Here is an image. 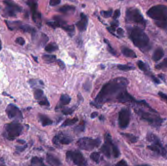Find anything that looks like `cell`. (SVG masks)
Here are the masks:
<instances>
[{"mask_svg": "<svg viewBox=\"0 0 167 166\" xmlns=\"http://www.w3.org/2000/svg\"><path fill=\"white\" fill-rule=\"evenodd\" d=\"M129 81L124 77H116L105 83L102 87L95 99L97 105L102 106V104L107 103L117 97L118 94L126 90Z\"/></svg>", "mask_w": 167, "mask_h": 166, "instance_id": "obj_1", "label": "cell"}, {"mask_svg": "<svg viewBox=\"0 0 167 166\" xmlns=\"http://www.w3.org/2000/svg\"><path fill=\"white\" fill-rule=\"evenodd\" d=\"M129 39L134 45L142 51L146 52L151 48L149 37L141 28L138 26L127 28Z\"/></svg>", "mask_w": 167, "mask_h": 166, "instance_id": "obj_2", "label": "cell"}, {"mask_svg": "<svg viewBox=\"0 0 167 166\" xmlns=\"http://www.w3.org/2000/svg\"><path fill=\"white\" fill-rule=\"evenodd\" d=\"M146 138L148 141L152 143L151 145L148 146L149 150L167 159V147L164 145L156 135L152 133H148Z\"/></svg>", "mask_w": 167, "mask_h": 166, "instance_id": "obj_3", "label": "cell"}, {"mask_svg": "<svg viewBox=\"0 0 167 166\" xmlns=\"http://www.w3.org/2000/svg\"><path fill=\"white\" fill-rule=\"evenodd\" d=\"M147 14L155 22L167 21V6L158 5L152 6L147 12Z\"/></svg>", "mask_w": 167, "mask_h": 166, "instance_id": "obj_4", "label": "cell"}, {"mask_svg": "<svg viewBox=\"0 0 167 166\" xmlns=\"http://www.w3.org/2000/svg\"><path fill=\"white\" fill-rule=\"evenodd\" d=\"M126 20L129 23L139 24L144 28L147 24L146 20L137 8H130L127 9L126 12Z\"/></svg>", "mask_w": 167, "mask_h": 166, "instance_id": "obj_5", "label": "cell"}, {"mask_svg": "<svg viewBox=\"0 0 167 166\" xmlns=\"http://www.w3.org/2000/svg\"><path fill=\"white\" fill-rule=\"evenodd\" d=\"M135 111L141 119L155 127H159L164 120L163 119H162L157 115L147 112L141 109L135 110Z\"/></svg>", "mask_w": 167, "mask_h": 166, "instance_id": "obj_6", "label": "cell"}, {"mask_svg": "<svg viewBox=\"0 0 167 166\" xmlns=\"http://www.w3.org/2000/svg\"><path fill=\"white\" fill-rule=\"evenodd\" d=\"M101 141L99 138H82L77 141L76 145L81 150L91 151L100 145Z\"/></svg>", "mask_w": 167, "mask_h": 166, "instance_id": "obj_7", "label": "cell"}, {"mask_svg": "<svg viewBox=\"0 0 167 166\" xmlns=\"http://www.w3.org/2000/svg\"><path fill=\"white\" fill-rule=\"evenodd\" d=\"M23 126L19 123L12 122L5 126V136L9 140H13L20 135Z\"/></svg>", "mask_w": 167, "mask_h": 166, "instance_id": "obj_8", "label": "cell"}, {"mask_svg": "<svg viewBox=\"0 0 167 166\" xmlns=\"http://www.w3.org/2000/svg\"><path fill=\"white\" fill-rule=\"evenodd\" d=\"M67 158L77 166H87L88 163L83 154L78 151H68L66 153Z\"/></svg>", "mask_w": 167, "mask_h": 166, "instance_id": "obj_9", "label": "cell"}, {"mask_svg": "<svg viewBox=\"0 0 167 166\" xmlns=\"http://www.w3.org/2000/svg\"><path fill=\"white\" fill-rule=\"evenodd\" d=\"M131 120V112L127 108H123L118 114V125L121 129L127 128Z\"/></svg>", "mask_w": 167, "mask_h": 166, "instance_id": "obj_10", "label": "cell"}, {"mask_svg": "<svg viewBox=\"0 0 167 166\" xmlns=\"http://www.w3.org/2000/svg\"><path fill=\"white\" fill-rule=\"evenodd\" d=\"M5 112L9 119H14L16 121H21L23 119V114L21 110L14 104H8L6 107Z\"/></svg>", "mask_w": 167, "mask_h": 166, "instance_id": "obj_11", "label": "cell"}, {"mask_svg": "<svg viewBox=\"0 0 167 166\" xmlns=\"http://www.w3.org/2000/svg\"><path fill=\"white\" fill-rule=\"evenodd\" d=\"M4 3L6 5L4 10V13L7 16L15 17L16 16L17 13L20 12L22 10L21 6L13 2L6 1H4Z\"/></svg>", "mask_w": 167, "mask_h": 166, "instance_id": "obj_12", "label": "cell"}, {"mask_svg": "<svg viewBox=\"0 0 167 166\" xmlns=\"http://www.w3.org/2000/svg\"><path fill=\"white\" fill-rule=\"evenodd\" d=\"M112 136L109 133L105 135V144L101 148L100 151L107 158H111L112 154V148L114 145Z\"/></svg>", "mask_w": 167, "mask_h": 166, "instance_id": "obj_13", "label": "cell"}, {"mask_svg": "<svg viewBox=\"0 0 167 166\" xmlns=\"http://www.w3.org/2000/svg\"><path fill=\"white\" fill-rule=\"evenodd\" d=\"M73 140L72 138L69 135L61 132L53 138L52 142L54 145L59 146L60 144L68 145L71 143Z\"/></svg>", "mask_w": 167, "mask_h": 166, "instance_id": "obj_14", "label": "cell"}, {"mask_svg": "<svg viewBox=\"0 0 167 166\" xmlns=\"http://www.w3.org/2000/svg\"><path fill=\"white\" fill-rule=\"evenodd\" d=\"M81 20L76 23V25L79 31L84 32L86 30L88 24V18L83 13L80 14Z\"/></svg>", "mask_w": 167, "mask_h": 166, "instance_id": "obj_15", "label": "cell"}, {"mask_svg": "<svg viewBox=\"0 0 167 166\" xmlns=\"http://www.w3.org/2000/svg\"><path fill=\"white\" fill-rule=\"evenodd\" d=\"M137 66L138 68L140 69L141 71H143L145 74L148 75L149 76L151 77L152 79V81L155 80L156 77L150 72L149 70V67L145 63H144L143 61L141 60H138L137 63Z\"/></svg>", "mask_w": 167, "mask_h": 166, "instance_id": "obj_16", "label": "cell"}, {"mask_svg": "<svg viewBox=\"0 0 167 166\" xmlns=\"http://www.w3.org/2000/svg\"><path fill=\"white\" fill-rule=\"evenodd\" d=\"M46 160L51 166H60L61 164L60 160L58 158L50 154H47Z\"/></svg>", "mask_w": 167, "mask_h": 166, "instance_id": "obj_17", "label": "cell"}, {"mask_svg": "<svg viewBox=\"0 0 167 166\" xmlns=\"http://www.w3.org/2000/svg\"><path fill=\"white\" fill-rule=\"evenodd\" d=\"M75 9V7L73 5H65L61 6L58 9V11L63 14H70L74 12Z\"/></svg>", "mask_w": 167, "mask_h": 166, "instance_id": "obj_18", "label": "cell"}, {"mask_svg": "<svg viewBox=\"0 0 167 166\" xmlns=\"http://www.w3.org/2000/svg\"><path fill=\"white\" fill-rule=\"evenodd\" d=\"M121 52L122 54L126 57L132 58V59H135L137 57L136 54L133 50L125 46H122L121 47Z\"/></svg>", "mask_w": 167, "mask_h": 166, "instance_id": "obj_19", "label": "cell"}, {"mask_svg": "<svg viewBox=\"0 0 167 166\" xmlns=\"http://www.w3.org/2000/svg\"><path fill=\"white\" fill-rule=\"evenodd\" d=\"M164 56V52L163 49L161 47L157 48L153 53L152 56V60L155 62H157L160 60L162 57H163Z\"/></svg>", "mask_w": 167, "mask_h": 166, "instance_id": "obj_20", "label": "cell"}, {"mask_svg": "<svg viewBox=\"0 0 167 166\" xmlns=\"http://www.w3.org/2000/svg\"><path fill=\"white\" fill-rule=\"evenodd\" d=\"M5 24L9 29L10 30H14L15 29H20L22 25L20 21H5Z\"/></svg>", "mask_w": 167, "mask_h": 166, "instance_id": "obj_21", "label": "cell"}, {"mask_svg": "<svg viewBox=\"0 0 167 166\" xmlns=\"http://www.w3.org/2000/svg\"><path fill=\"white\" fill-rule=\"evenodd\" d=\"M20 30H22L24 32H28L31 33L33 38L35 37V35L36 34V30L32 26L28 24H22L20 28Z\"/></svg>", "mask_w": 167, "mask_h": 166, "instance_id": "obj_22", "label": "cell"}, {"mask_svg": "<svg viewBox=\"0 0 167 166\" xmlns=\"http://www.w3.org/2000/svg\"><path fill=\"white\" fill-rule=\"evenodd\" d=\"M39 119L40 120L42 125L44 127L49 126L52 124L53 121L46 115L40 114L39 116Z\"/></svg>", "mask_w": 167, "mask_h": 166, "instance_id": "obj_23", "label": "cell"}, {"mask_svg": "<svg viewBox=\"0 0 167 166\" xmlns=\"http://www.w3.org/2000/svg\"><path fill=\"white\" fill-rule=\"evenodd\" d=\"M121 135L124 136V138L127 139L128 141L132 143H135L138 140V138L137 136H135V135L132 134H129V133H121Z\"/></svg>", "mask_w": 167, "mask_h": 166, "instance_id": "obj_24", "label": "cell"}, {"mask_svg": "<svg viewBox=\"0 0 167 166\" xmlns=\"http://www.w3.org/2000/svg\"><path fill=\"white\" fill-rule=\"evenodd\" d=\"M42 59L47 63H52L56 61V56L55 55H44L42 56Z\"/></svg>", "mask_w": 167, "mask_h": 166, "instance_id": "obj_25", "label": "cell"}, {"mask_svg": "<svg viewBox=\"0 0 167 166\" xmlns=\"http://www.w3.org/2000/svg\"><path fill=\"white\" fill-rule=\"evenodd\" d=\"M71 100H72V99L68 95H67V94L62 95L60 99V105H68L70 103Z\"/></svg>", "mask_w": 167, "mask_h": 166, "instance_id": "obj_26", "label": "cell"}, {"mask_svg": "<svg viewBox=\"0 0 167 166\" xmlns=\"http://www.w3.org/2000/svg\"><path fill=\"white\" fill-rule=\"evenodd\" d=\"M62 28H63L65 32H67L69 36L72 37L74 35L75 33V27L74 25L65 24Z\"/></svg>", "mask_w": 167, "mask_h": 166, "instance_id": "obj_27", "label": "cell"}, {"mask_svg": "<svg viewBox=\"0 0 167 166\" xmlns=\"http://www.w3.org/2000/svg\"><path fill=\"white\" fill-rule=\"evenodd\" d=\"M45 49L48 52H53L58 50V46L55 43H50L45 46Z\"/></svg>", "mask_w": 167, "mask_h": 166, "instance_id": "obj_28", "label": "cell"}, {"mask_svg": "<svg viewBox=\"0 0 167 166\" xmlns=\"http://www.w3.org/2000/svg\"><path fill=\"white\" fill-rule=\"evenodd\" d=\"M34 96L36 100L39 101L45 97L44 91L40 89H36L34 92Z\"/></svg>", "mask_w": 167, "mask_h": 166, "instance_id": "obj_29", "label": "cell"}, {"mask_svg": "<svg viewBox=\"0 0 167 166\" xmlns=\"http://www.w3.org/2000/svg\"><path fill=\"white\" fill-rule=\"evenodd\" d=\"M78 121V119L76 118H73V119H67L64 122L62 126L66 127V126H72L73 125Z\"/></svg>", "mask_w": 167, "mask_h": 166, "instance_id": "obj_30", "label": "cell"}, {"mask_svg": "<svg viewBox=\"0 0 167 166\" xmlns=\"http://www.w3.org/2000/svg\"><path fill=\"white\" fill-rule=\"evenodd\" d=\"M117 68L121 71H129L130 70H134L135 68L133 66H129L128 65H124V64H119L117 65Z\"/></svg>", "mask_w": 167, "mask_h": 166, "instance_id": "obj_31", "label": "cell"}, {"mask_svg": "<svg viewBox=\"0 0 167 166\" xmlns=\"http://www.w3.org/2000/svg\"><path fill=\"white\" fill-rule=\"evenodd\" d=\"M90 158L94 162L98 164L99 163L100 158V154L99 152H93L90 155Z\"/></svg>", "mask_w": 167, "mask_h": 166, "instance_id": "obj_32", "label": "cell"}, {"mask_svg": "<svg viewBox=\"0 0 167 166\" xmlns=\"http://www.w3.org/2000/svg\"><path fill=\"white\" fill-rule=\"evenodd\" d=\"M32 163L34 165H38L40 166H46L43 163V160L41 158L38 157H34L32 159Z\"/></svg>", "mask_w": 167, "mask_h": 166, "instance_id": "obj_33", "label": "cell"}, {"mask_svg": "<svg viewBox=\"0 0 167 166\" xmlns=\"http://www.w3.org/2000/svg\"><path fill=\"white\" fill-rule=\"evenodd\" d=\"M29 83L30 86L32 87H36L37 85H38V84L41 86L44 85V83L43 81L40 80H35V79H32L29 81Z\"/></svg>", "mask_w": 167, "mask_h": 166, "instance_id": "obj_34", "label": "cell"}, {"mask_svg": "<svg viewBox=\"0 0 167 166\" xmlns=\"http://www.w3.org/2000/svg\"><path fill=\"white\" fill-rule=\"evenodd\" d=\"M155 68L157 69H165L167 68V57L165 58L161 63L155 65Z\"/></svg>", "mask_w": 167, "mask_h": 166, "instance_id": "obj_35", "label": "cell"}, {"mask_svg": "<svg viewBox=\"0 0 167 166\" xmlns=\"http://www.w3.org/2000/svg\"><path fill=\"white\" fill-rule=\"evenodd\" d=\"M104 41L105 42V44H107V49H108L109 52L111 54L114 55V56H116V53L115 51L114 50V49L112 47V46H111L108 41L107 40V39H105Z\"/></svg>", "mask_w": 167, "mask_h": 166, "instance_id": "obj_36", "label": "cell"}, {"mask_svg": "<svg viewBox=\"0 0 167 166\" xmlns=\"http://www.w3.org/2000/svg\"><path fill=\"white\" fill-rule=\"evenodd\" d=\"M92 83L91 81L89 80H87L83 84V88L85 91L86 92L90 91L92 89Z\"/></svg>", "mask_w": 167, "mask_h": 166, "instance_id": "obj_37", "label": "cell"}, {"mask_svg": "<svg viewBox=\"0 0 167 166\" xmlns=\"http://www.w3.org/2000/svg\"><path fill=\"white\" fill-rule=\"evenodd\" d=\"M100 14L103 17L108 18L111 17L112 16V10L110 9V10H107V11L102 10L100 12Z\"/></svg>", "mask_w": 167, "mask_h": 166, "instance_id": "obj_38", "label": "cell"}, {"mask_svg": "<svg viewBox=\"0 0 167 166\" xmlns=\"http://www.w3.org/2000/svg\"><path fill=\"white\" fill-rule=\"evenodd\" d=\"M48 37L47 36L46 34L44 33H42L41 37L40 44L42 46H44L45 44H47V42L48 41Z\"/></svg>", "mask_w": 167, "mask_h": 166, "instance_id": "obj_39", "label": "cell"}, {"mask_svg": "<svg viewBox=\"0 0 167 166\" xmlns=\"http://www.w3.org/2000/svg\"><path fill=\"white\" fill-rule=\"evenodd\" d=\"M48 26H50L53 28H61V25L60 23L57 21H49L47 23Z\"/></svg>", "mask_w": 167, "mask_h": 166, "instance_id": "obj_40", "label": "cell"}, {"mask_svg": "<svg viewBox=\"0 0 167 166\" xmlns=\"http://www.w3.org/2000/svg\"><path fill=\"white\" fill-rule=\"evenodd\" d=\"M38 103L41 106H50V103L49 101L48 100L47 97L45 96L43 99H41L40 100L38 101Z\"/></svg>", "mask_w": 167, "mask_h": 166, "instance_id": "obj_41", "label": "cell"}, {"mask_svg": "<svg viewBox=\"0 0 167 166\" xmlns=\"http://www.w3.org/2000/svg\"><path fill=\"white\" fill-rule=\"evenodd\" d=\"M155 24L159 28H161L164 30H167V21L155 22Z\"/></svg>", "mask_w": 167, "mask_h": 166, "instance_id": "obj_42", "label": "cell"}, {"mask_svg": "<svg viewBox=\"0 0 167 166\" xmlns=\"http://www.w3.org/2000/svg\"><path fill=\"white\" fill-rule=\"evenodd\" d=\"M74 109L72 108H65L62 110V112L63 114L65 115H72L74 112Z\"/></svg>", "mask_w": 167, "mask_h": 166, "instance_id": "obj_43", "label": "cell"}, {"mask_svg": "<svg viewBox=\"0 0 167 166\" xmlns=\"http://www.w3.org/2000/svg\"><path fill=\"white\" fill-rule=\"evenodd\" d=\"M15 42L19 45H22V46L25 45V39L22 37H18L16 38V40H15Z\"/></svg>", "mask_w": 167, "mask_h": 166, "instance_id": "obj_44", "label": "cell"}, {"mask_svg": "<svg viewBox=\"0 0 167 166\" xmlns=\"http://www.w3.org/2000/svg\"><path fill=\"white\" fill-rule=\"evenodd\" d=\"M74 131L77 132H82L85 130V126L84 125H77L76 127L74 128Z\"/></svg>", "mask_w": 167, "mask_h": 166, "instance_id": "obj_45", "label": "cell"}, {"mask_svg": "<svg viewBox=\"0 0 167 166\" xmlns=\"http://www.w3.org/2000/svg\"><path fill=\"white\" fill-rule=\"evenodd\" d=\"M61 2V1L60 0H50L49 1V5L52 6H56L60 4Z\"/></svg>", "mask_w": 167, "mask_h": 166, "instance_id": "obj_46", "label": "cell"}, {"mask_svg": "<svg viewBox=\"0 0 167 166\" xmlns=\"http://www.w3.org/2000/svg\"><path fill=\"white\" fill-rule=\"evenodd\" d=\"M159 96L161 97L163 100H164L165 102L167 104V95L165 94L162 92H159L158 93Z\"/></svg>", "mask_w": 167, "mask_h": 166, "instance_id": "obj_47", "label": "cell"}, {"mask_svg": "<svg viewBox=\"0 0 167 166\" xmlns=\"http://www.w3.org/2000/svg\"><path fill=\"white\" fill-rule=\"evenodd\" d=\"M57 63V64H58V65H59V67H60V68L61 69H62V70H63V69H64L65 68V63L63 62L62 60H57L56 61Z\"/></svg>", "mask_w": 167, "mask_h": 166, "instance_id": "obj_48", "label": "cell"}, {"mask_svg": "<svg viewBox=\"0 0 167 166\" xmlns=\"http://www.w3.org/2000/svg\"><path fill=\"white\" fill-rule=\"evenodd\" d=\"M121 15L120 10L119 9H117L114 12V15H113V18L115 20L118 19L119 17Z\"/></svg>", "mask_w": 167, "mask_h": 166, "instance_id": "obj_49", "label": "cell"}, {"mask_svg": "<svg viewBox=\"0 0 167 166\" xmlns=\"http://www.w3.org/2000/svg\"><path fill=\"white\" fill-rule=\"evenodd\" d=\"M115 166H129L128 165L127 162L124 160H121L119 161Z\"/></svg>", "mask_w": 167, "mask_h": 166, "instance_id": "obj_50", "label": "cell"}, {"mask_svg": "<svg viewBox=\"0 0 167 166\" xmlns=\"http://www.w3.org/2000/svg\"><path fill=\"white\" fill-rule=\"evenodd\" d=\"M124 30L121 28H118L117 30V33L119 36L123 37L124 35Z\"/></svg>", "mask_w": 167, "mask_h": 166, "instance_id": "obj_51", "label": "cell"}, {"mask_svg": "<svg viewBox=\"0 0 167 166\" xmlns=\"http://www.w3.org/2000/svg\"><path fill=\"white\" fill-rule=\"evenodd\" d=\"M98 112H92V113L91 114V118H92V119H94V118H96L97 116H98Z\"/></svg>", "mask_w": 167, "mask_h": 166, "instance_id": "obj_52", "label": "cell"}, {"mask_svg": "<svg viewBox=\"0 0 167 166\" xmlns=\"http://www.w3.org/2000/svg\"><path fill=\"white\" fill-rule=\"evenodd\" d=\"M26 146H25V147H23L21 148V147H18L17 148V151H24V150H25V148H26Z\"/></svg>", "mask_w": 167, "mask_h": 166, "instance_id": "obj_53", "label": "cell"}, {"mask_svg": "<svg viewBox=\"0 0 167 166\" xmlns=\"http://www.w3.org/2000/svg\"><path fill=\"white\" fill-rule=\"evenodd\" d=\"M18 142H20V143L22 144H24L25 143V141H24V140H18Z\"/></svg>", "mask_w": 167, "mask_h": 166, "instance_id": "obj_54", "label": "cell"}, {"mask_svg": "<svg viewBox=\"0 0 167 166\" xmlns=\"http://www.w3.org/2000/svg\"><path fill=\"white\" fill-rule=\"evenodd\" d=\"M32 56L33 58H34V60L35 61H36L37 63H38V60H37V57H35L33 56Z\"/></svg>", "mask_w": 167, "mask_h": 166, "instance_id": "obj_55", "label": "cell"}, {"mask_svg": "<svg viewBox=\"0 0 167 166\" xmlns=\"http://www.w3.org/2000/svg\"><path fill=\"white\" fill-rule=\"evenodd\" d=\"M2 48V41L0 39V51L1 50Z\"/></svg>", "mask_w": 167, "mask_h": 166, "instance_id": "obj_56", "label": "cell"}, {"mask_svg": "<svg viewBox=\"0 0 167 166\" xmlns=\"http://www.w3.org/2000/svg\"><path fill=\"white\" fill-rule=\"evenodd\" d=\"M137 166H151L150 165H148V164H143V165H139Z\"/></svg>", "mask_w": 167, "mask_h": 166, "instance_id": "obj_57", "label": "cell"}, {"mask_svg": "<svg viewBox=\"0 0 167 166\" xmlns=\"http://www.w3.org/2000/svg\"><path fill=\"white\" fill-rule=\"evenodd\" d=\"M0 166H5V165H0Z\"/></svg>", "mask_w": 167, "mask_h": 166, "instance_id": "obj_58", "label": "cell"}]
</instances>
